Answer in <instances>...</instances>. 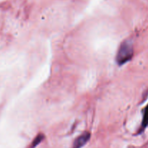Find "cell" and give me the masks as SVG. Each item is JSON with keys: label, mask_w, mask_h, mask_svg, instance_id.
I'll return each mask as SVG.
<instances>
[{"label": "cell", "mask_w": 148, "mask_h": 148, "mask_svg": "<svg viewBox=\"0 0 148 148\" xmlns=\"http://www.w3.org/2000/svg\"><path fill=\"white\" fill-rule=\"evenodd\" d=\"M134 53L133 45L131 41L126 40L120 45L117 51L116 61L119 66L124 65L132 59Z\"/></svg>", "instance_id": "cell-1"}, {"label": "cell", "mask_w": 148, "mask_h": 148, "mask_svg": "<svg viewBox=\"0 0 148 148\" xmlns=\"http://www.w3.org/2000/svg\"><path fill=\"white\" fill-rule=\"evenodd\" d=\"M90 139V133L85 132L75 140L73 144V148H82L85 145L88 143Z\"/></svg>", "instance_id": "cell-2"}, {"label": "cell", "mask_w": 148, "mask_h": 148, "mask_svg": "<svg viewBox=\"0 0 148 148\" xmlns=\"http://www.w3.org/2000/svg\"><path fill=\"white\" fill-rule=\"evenodd\" d=\"M148 125V106L145 110L144 116H143V123H142V129H145Z\"/></svg>", "instance_id": "cell-3"}, {"label": "cell", "mask_w": 148, "mask_h": 148, "mask_svg": "<svg viewBox=\"0 0 148 148\" xmlns=\"http://www.w3.org/2000/svg\"><path fill=\"white\" fill-rule=\"evenodd\" d=\"M43 134H38V135L37 136V137H36V138H35V140H34V141H33V147H36V145H38L39 143H40V142L42 141V140H43Z\"/></svg>", "instance_id": "cell-4"}]
</instances>
